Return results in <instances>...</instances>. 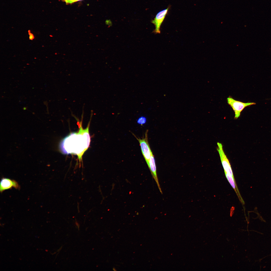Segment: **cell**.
<instances>
[{
	"mask_svg": "<svg viewBox=\"0 0 271 271\" xmlns=\"http://www.w3.org/2000/svg\"><path fill=\"white\" fill-rule=\"evenodd\" d=\"M83 114V111L82 120L80 122L77 117L72 114L77 120L79 126V131L77 132L71 133L61 141L59 145L60 150L62 153L76 155L80 162L82 161V156L88 149L90 144V137L89 129L93 114V111H91L90 121L87 127L85 129L83 128L82 125Z\"/></svg>",
	"mask_w": 271,
	"mask_h": 271,
	"instance_id": "obj_1",
	"label": "cell"
},
{
	"mask_svg": "<svg viewBox=\"0 0 271 271\" xmlns=\"http://www.w3.org/2000/svg\"><path fill=\"white\" fill-rule=\"evenodd\" d=\"M227 101L234 112L235 119L240 117L241 112L246 107L256 104L254 102L244 103L237 100L230 96L227 98Z\"/></svg>",
	"mask_w": 271,
	"mask_h": 271,
	"instance_id": "obj_2",
	"label": "cell"
},
{
	"mask_svg": "<svg viewBox=\"0 0 271 271\" xmlns=\"http://www.w3.org/2000/svg\"><path fill=\"white\" fill-rule=\"evenodd\" d=\"M135 137L139 143L142 154L147 164L153 154L148 143L147 132H146L145 137L142 139Z\"/></svg>",
	"mask_w": 271,
	"mask_h": 271,
	"instance_id": "obj_3",
	"label": "cell"
},
{
	"mask_svg": "<svg viewBox=\"0 0 271 271\" xmlns=\"http://www.w3.org/2000/svg\"><path fill=\"white\" fill-rule=\"evenodd\" d=\"M169 9V7L159 12L156 15L154 19L151 22L155 26L154 32L156 34L160 33V28Z\"/></svg>",
	"mask_w": 271,
	"mask_h": 271,
	"instance_id": "obj_4",
	"label": "cell"
},
{
	"mask_svg": "<svg viewBox=\"0 0 271 271\" xmlns=\"http://www.w3.org/2000/svg\"><path fill=\"white\" fill-rule=\"evenodd\" d=\"M14 188L19 189L20 187L18 183L16 181L7 178H2L0 182V191L2 193L6 190Z\"/></svg>",
	"mask_w": 271,
	"mask_h": 271,
	"instance_id": "obj_5",
	"label": "cell"
},
{
	"mask_svg": "<svg viewBox=\"0 0 271 271\" xmlns=\"http://www.w3.org/2000/svg\"><path fill=\"white\" fill-rule=\"evenodd\" d=\"M147 165L151 171L152 176L155 181L159 191L162 193L157 173L156 168L155 159L152 154L151 155Z\"/></svg>",
	"mask_w": 271,
	"mask_h": 271,
	"instance_id": "obj_6",
	"label": "cell"
},
{
	"mask_svg": "<svg viewBox=\"0 0 271 271\" xmlns=\"http://www.w3.org/2000/svg\"><path fill=\"white\" fill-rule=\"evenodd\" d=\"M146 121L147 119L146 117L144 116H142L139 118L138 119L137 123L139 124L142 125L146 123Z\"/></svg>",
	"mask_w": 271,
	"mask_h": 271,
	"instance_id": "obj_7",
	"label": "cell"
},
{
	"mask_svg": "<svg viewBox=\"0 0 271 271\" xmlns=\"http://www.w3.org/2000/svg\"><path fill=\"white\" fill-rule=\"evenodd\" d=\"M65 2L66 4H71L75 2L82 0H62Z\"/></svg>",
	"mask_w": 271,
	"mask_h": 271,
	"instance_id": "obj_8",
	"label": "cell"
},
{
	"mask_svg": "<svg viewBox=\"0 0 271 271\" xmlns=\"http://www.w3.org/2000/svg\"><path fill=\"white\" fill-rule=\"evenodd\" d=\"M29 32V39L31 40H33L34 38L33 35L30 32Z\"/></svg>",
	"mask_w": 271,
	"mask_h": 271,
	"instance_id": "obj_9",
	"label": "cell"
}]
</instances>
